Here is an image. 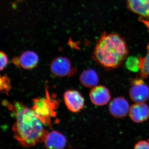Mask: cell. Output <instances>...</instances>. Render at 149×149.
<instances>
[{
	"label": "cell",
	"mask_w": 149,
	"mask_h": 149,
	"mask_svg": "<svg viewBox=\"0 0 149 149\" xmlns=\"http://www.w3.org/2000/svg\"><path fill=\"white\" fill-rule=\"evenodd\" d=\"M147 54L144 57H141V68L139 75L142 79L149 76V43L147 46Z\"/></svg>",
	"instance_id": "5bb4252c"
},
{
	"label": "cell",
	"mask_w": 149,
	"mask_h": 149,
	"mask_svg": "<svg viewBox=\"0 0 149 149\" xmlns=\"http://www.w3.org/2000/svg\"></svg>",
	"instance_id": "d6986e66"
},
{
	"label": "cell",
	"mask_w": 149,
	"mask_h": 149,
	"mask_svg": "<svg viewBox=\"0 0 149 149\" xmlns=\"http://www.w3.org/2000/svg\"><path fill=\"white\" fill-rule=\"evenodd\" d=\"M125 66L128 70L133 72L140 71L141 57L130 56L125 59Z\"/></svg>",
	"instance_id": "9a60e30c"
},
{
	"label": "cell",
	"mask_w": 149,
	"mask_h": 149,
	"mask_svg": "<svg viewBox=\"0 0 149 149\" xmlns=\"http://www.w3.org/2000/svg\"><path fill=\"white\" fill-rule=\"evenodd\" d=\"M44 142L48 149H63L66 145V139L63 134L54 130L48 132Z\"/></svg>",
	"instance_id": "7c38bea8"
},
{
	"label": "cell",
	"mask_w": 149,
	"mask_h": 149,
	"mask_svg": "<svg viewBox=\"0 0 149 149\" xmlns=\"http://www.w3.org/2000/svg\"><path fill=\"white\" fill-rule=\"evenodd\" d=\"M128 54L124 39L116 33L104 32L96 43L93 59L107 70L116 69L122 65Z\"/></svg>",
	"instance_id": "7a4b0ae2"
},
{
	"label": "cell",
	"mask_w": 149,
	"mask_h": 149,
	"mask_svg": "<svg viewBox=\"0 0 149 149\" xmlns=\"http://www.w3.org/2000/svg\"><path fill=\"white\" fill-rule=\"evenodd\" d=\"M0 59H1V65L0 69L1 71L4 69L8 64V59L7 56L4 52H1L0 53Z\"/></svg>",
	"instance_id": "e0dca14e"
},
{
	"label": "cell",
	"mask_w": 149,
	"mask_h": 149,
	"mask_svg": "<svg viewBox=\"0 0 149 149\" xmlns=\"http://www.w3.org/2000/svg\"><path fill=\"white\" fill-rule=\"evenodd\" d=\"M7 104L15 118L13 127L14 136L20 144L29 147L44 142L47 131L32 109L19 102Z\"/></svg>",
	"instance_id": "6da1fadb"
},
{
	"label": "cell",
	"mask_w": 149,
	"mask_h": 149,
	"mask_svg": "<svg viewBox=\"0 0 149 149\" xmlns=\"http://www.w3.org/2000/svg\"><path fill=\"white\" fill-rule=\"evenodd\" d=\"M50 69L53 74L59 77H71L77 71L69 59L63 56L54 59L51 62Z\"/></svg>",
	"instance_id": "277c9868"
},
{
	"label": "cell",
	"mask_w": 149,
	"mask_h": 149,
	"mask_svg": "<svg viewBox=\"0 0 149 149\" xmlns=\"http://www.w3.org/2000/svg\"><path fill=\"white\" fill-rule=\"evenodd\" d=\"M11 88L10 81L9 78L6 74L1 76V92L6 94H8V92Z\"/></svg>",
	"instance_id": "2e32d148"
},
{
	"label": "cell",
	"mask_w": 149,
	"mask_h": 149,
	"mask_svg": "<svg viewBox=\"0 0 149 149\" xmlns=\"http://www.w3.org/2000/svg\"><path fill=\"white\" fill-rule=\"evenodd\" d=\"M47 92L46 98L38 97L34 99L31 108L35 112L38 118L45 126L52 125L51 118L54 116V110L58 106L56 101L51 99Z\"/></svg>",
	"instance_id": "3957f363"
},
{
	"label": "cell",
	"mask_w": 149,
	"mask_h": 149,
	"mask_svg": "<svg viewBox=\"0 0 149 149\" xmlns=\"http://www.w3.org/2000/svg\"><path fill=\"white\" fill-rule=\"evenodd\" d=\"M130 119L136 123H141L149 118L148 106L143 103H136L130 107L129 111Z\"/></svg>",
	"instance_id": "8fae6325"
},
{
	"label": "cell",
	"mask_w": 149,
	"mask_h": 149,
	"mask_svg": "<svg viewBox=\"0 0 149 149\" xmlns=\"http://www.w3.org/2000/svg\"><path fill=\"white\" fill-rule=\"evenodd\" d=\"M65 104L70 111L73 113L80 111L85 105V100L79 92L75 90H68L64 93Z\"/></svg>",
	"instance_id": "52a82bcc"
},
{
	"label": "cell",
	"mask_w": 149,
	"mask_h": 149,
	"mask_svg": "<svg viewBox=\"0 0 149 149\" xmlns=\"http://www.w3.org/2000/svg\"><path fill=\"white\" fill-rule=\"evenodd\" d=\"M128 7L140 16V19L149 29V0H127Z\"/></svg>",
	"instance_id": "8992f818"
},
{
	"label": "cell",
	"mask_w": 149,
	"mask_h": 149,
	"mask_svg": "<svg viewBox=\"0 0 149 149\" xmlns=\"http://www.w3.org/2000/svg\"><path fill=\"white\" fill-rule=\"evenodd\" d=\"M13 63L17 67L24 69H32L37 66L39 63L38 56L34 52L27 51L21 54L19 57H15Z\"/></svg>",
	"instance_id": "30bf717a"
},
{
	"label": "cell",
	"mask_w": 149,
	"mask_h": 149,
	"mask_svg": "<svg viewBox=\"0 0 149 149\" xmlns=\"http://www.w3.org/2000/svg\"><path fill=\"white\" fill-rule=\"evenodd\" d=\"M131 87L129 96L132 101L136 103L145 102L149 98V87L142 78L131 80Z\"/></svg>",
	"instance_id": "5b68a950"
},
{
	"label": "cell",
	"mask_w": 149,
	"mask_h": 149,
	"mask_svg": "<svg viewBox=\"0 0 149 149\" xmlns=\"http://www.w3.org/2000/svg\"><path fill=\"white\" fill-rule=\"evenodd\" d=\"M89 96L92 103L97 106L107 104L111 98L109 90L103 85H97L92 88Z\"/></svg>",
	"instance_id": "9c48e42d"
},
{
	"label": "cell",
	"mask_w": 149,
	"mask_h": 149,
	"mask_svg": "<svg viewBox=\"0 0 149 149\" xmlns=\"http://www.w3.org/2000/svg\"><path fill=\"white\" fill-rule=\"evenodd\" d=\"M79 80L80 83L84 87L93 88L98 85V74L95 70H85L80 74Z\"/></svg>",
	"instance_id": "4fadbf2b"
},
{
	"label": "cell",
	"mask_w": 149,
	"mask_h": 149,
	"mask_svg": "<svg viewBox=\"0 0 149 149\" xmlns=\"http://www.w3.org/2000/svg\"><path fill=\"white\" fill-rule=\"evenodd\" d=\"M134 149H149V141H141L135 145Z\"/></svg>",
	"instance_id": "ac0fdd59"
},
{
	"label": "cell",
	"mask_w": 149,
	"mask_h": 149,
	"mask_svg": "<svg viewBox=\"0 0 149 149\" xmlns=\"http://www.w3.org/2000/svg\"><path fill=\"white\" fill-rule=\"evenodd\" d=\"M130 107L127 100L122 97L115 98L109 106L110 113L113 117L120 118L125 117L129 113Z\"/></svg>",
	"instance_id": "ba28073f"
}]
</instances>
